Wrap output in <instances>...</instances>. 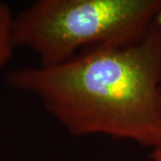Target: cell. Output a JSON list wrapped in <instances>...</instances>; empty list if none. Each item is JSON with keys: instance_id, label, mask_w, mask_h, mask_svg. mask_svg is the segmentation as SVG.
I'll use <instances>...</instances> for the list:
<instances>
[{"instance_id": "obj_5", "label": "cell", "mask_w": 161, "mask_h": 161, "mask_svg": "<svg viewBox=\"0 0 161 161\" xmlns=\"http://www.w3.org/2000/svg\"><path fill=\"white\" fill-rule=\"evenodd\" d=\"M157 23H158V27H159V29L161 31V10L160 12L158 13V17H157Z\"/></svg>"}, {"instance_id": "obj_4", "label": "cell", "mask_w": 161, "mask_h": 161, "mask_svg": "<svg viewBox=\"0 0 161 161\" xmlns=\"http://www.w3.org/2000/svg\"><path fill=\"white\" fill-rule=\"evenodd\" d=\"M150 161H161V145L158 148L151 150Z\"/></svg>"}, {"instance_id": "obj_1", "label": "cell", "mask_w": 161, "mask_h": 161, "mask_svg": "<svg viewBox=\"0 0 161 161\" xmlns=\"http://www.w3.org/2000/svg\"><path fill=\"white\" fill-rule=\"evenodd\" d=\"M8 86L34 96L72 136L161 145V31L129 46L98 45L51 66H24Z\"/></svg>"}, {"instance_id": "obj_3", "label": "cell", "mask_w": 161, "mask_h": 161, "mask_svg": "<svg viewBox=\"0 0 161 161\" xmlns=\"http://www.w3.org/2000/svg\"><path fill=\"white\" fill-rule=\"evenodd\" d=\"M11 10L6 4L0 3V67L12 58L14 47L12 43Z\"/></svg>"}, {"instance_id": "obj_2", "label": "cell", "mask_w": 161, "mask_h": 161, "mask_svg": "<svg viewBox=\"0 0 161 161\" xmlns=\"http://www.w3.org/2000/svg\"><path fill=\"white\" fill-rule=\"evenodd\" d=\"M160 10L161 0H37L13 17L12 43L51 66L91 47L138 43Z\"/></svg>"}]
</instances>
